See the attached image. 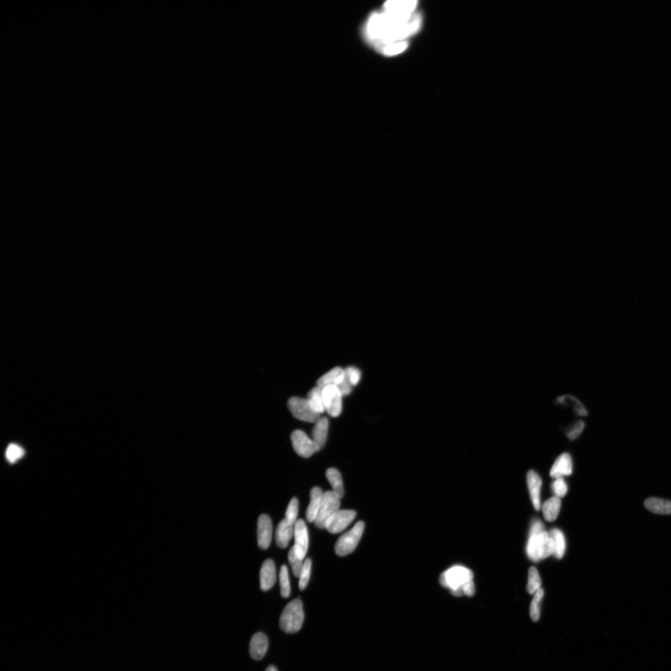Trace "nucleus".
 <instances>
[]
</instances>
